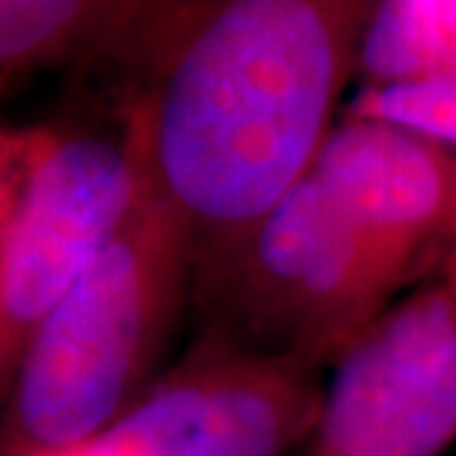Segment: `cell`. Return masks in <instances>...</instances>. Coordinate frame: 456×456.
I'll return each instance as SVG.
<instances>
[{
	"label": "cell",
	"mask_w": 456,
	"mask_h": 456,
	"mask_svg": "<svg viewBox=\"0 0 456 456\" xmlns=\"http://www.w3.org/2000/svg\"><path fill=\"white\" fill-rule=\"evenodd\" d=\"M453 237H456V234H453Z\"/></svg>",
	"instance_id": "14"
},
{
	"label": "cell",
	"mask_w": 456,
	"mask_h": 456,
	"mask_svg": "<svg viewBox=\"0 0 456 456\" xmlns=\"http://www.w3.org/2000/svg\"><path fill=\"white\" fill-rule=\"evenodd\" d=\"M308 175L406 273L456 234V151L403 127L341 116Z\"/></svg>",
	"instance_id": "7"
},
{
	"label": "cell",
	"mask_w": 456,
	"mask_h": 456,
	"mask_svg": "<svg viewBox=\"0 0 456 456\" xmlns=\"http://www.w3.org/2000/svg\"><path fill=\"white\" fill-rule=\"evenodd\" d=\"M456 442V299H395L332 364L303 456H442Z\"/></svg>",
	"instance_id": "6"
},
{
	"label": "cell",
	"mask_w": 456,
	"mask_h": 456,
	"mask_svg": "<svg viewBox=\"0 0 456 456\" xmlns=\"http://www.w3.org/2000/svg\"><path fill=\"white\" fill-rule=\"evenodd\" d=\"M442 281L448 285V290L456 299V237L451 240L448 252H444V267H442Z\"/></svg>",
	"instance_id": "12"
},
{
	"label": "cell",
	"mask_w": 456,
	"mask_h": 456,
	"mask_svg": "<svg viewBox=\"0 0 456 456\" xmlns=\"http://www.w3.org/2000/svg\"><path fill=\"white\" fill-rule=\"evenodd\" d=\"M456 69V0H379L364 18L355 71L391 84Z\"/></svg>",
	"instance_id": "9"
},
{
	"label": "cell",
	"mask_w": 456,
	"mask_h": 456,
	"mask_svg": "<svg viewBox=\"0 0 456 456\" xmlns=\"http://www.w3.org/2000/svg\"><path fill=\"white\" fill-rule=\"evenodd\" d=\"M344 116L403 127L456 151V69L391 84H362L346 102Z\"/></svg>",
	"instance_id": "10"
},
{
	"label": "cell",
	"mask_w": 456,
	"mask_h": 456,
	"mask_svg": "<svg viewBox=\"0 0 456 456\" xmlns=\"http://www.w3.org/2000/svg\"><path fill=\"white\" fill-rule=\"evenodd\" d=\"M0 84H4V80H0Z\"/></svg>",
	"instance_id": "13"
},
{
	"label": "cell",
	"mask_w": 456,
	"mask_h": 456,
	"mask_svg": "<svg viewBox=\"0 0 456 456\" xmlns=\"http://www.w3.org/2000/svg\"><path fill=\"white\" fill-rule=\"evenodd\" d=\"M193 281V237L151 193L60 299L18 362L0 456H51L86 444L149 388Z\"/></svg>",
	"instance_id": "2"
},
{
	"label": "cell",
	"mask_w": 456,
	"mask_h": 456,
	"mask_svg": "<svg viewBox=\"0 0 456 456\" xmlns=\"http://www.w3.org/2000/svg\"><path fill=\"white\" fill-rule=\"evenodd\" d=\"M149 4L0 0V80L69 62L125 66Z\"/></svg>",
	"instance_id": "8"
},
{
	"label": "cell",
	"mask_w": 456,
	"mask_h": 456,
	"mask_svg": "<svg viewBox=\"0 0 456 456\" xmlns=\"http://www.w3.org/2000/svg\"><path fill=\"white\" fill-rule=\"evenodd\" d=\"M149 193L134 89L75 118L36 125L0 240V403L36 330Z\"/></svg>",
	"instance_id": "4"
},
{
	"label": "cell",
	"mask_w": 456,
	"mask_h": 456,
	"mask_svg": "<svg viewBox=\"0 0 456 456\" xmlns=\"http://www.w3.org/2000/svg\"><path fill=\"white\" fill-rule=\"evenodd\" d=\"M323 370L205 330L127 412L51 456H290L314 430Z\"/></svg>",
	"instance_id": "5"
},
{
	"label": "cell",
	"mask_w": 456,
	"mask_h": 456,
	"mask_svg": "<svg viewBox=\"0 0 456 456\" xmlns=\"http://www.w3.org/2000/svg\"><path fill=\"white\" fill-rule=\"evenodd\" d=\"M370 4H151L127 60L151 193L193 261L270 214L335 125Z\"/></svg>",
	"instance_id": "1"
},
{
	"label": "cell",
	"mask_w": 456,
	"mask_h": 456,
	"mask_svg": "<svg viewBox=\"0 0 456 456\" xmlns=\"http://www.w3.org/2000/svg\"><path fill=\"white\" fill-rule=\"evenodd\" d=\"M33 136H36V125L33 127L0 125V240H4V228L9 220V211L15 205L27 163H30Z\"/></svg>",
	"instance_id": "11"
},
{
	"label": "cell",
	"mask_w": 456,
	"mask_h": 456,
	"mask_svg": "<svg viewBox=\"0 0 456 456\" xmlns=\"http://www.w3.org/2000/svg\"><path fill=\"white\" fill-rule=\"evenodd\" d=\"M409 279L305 175L243 234L199 255L190 290L205 330L326 370Z\"/></svg>",
	"instance_id": "3"
}]
</instances>
